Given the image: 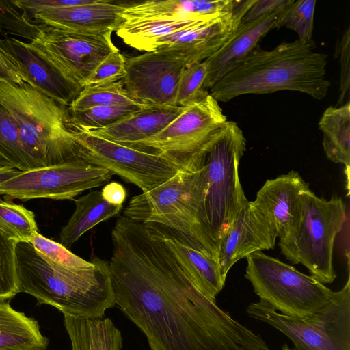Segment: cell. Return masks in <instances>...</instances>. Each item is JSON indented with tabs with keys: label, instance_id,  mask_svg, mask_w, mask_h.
Here are the masks:
<instances>
[{
	"label": "cell",
	"instance_id": "cell-1",
	"mask_svg": "<svg viewBox=\"0 0 350 350\" xmlns=\"http://www.w3.org/2000/svg\"><path fill=\"white\" fill-rule=\"evenodd\" d=\"M109 263L116 306L145 335L150 350H269L187 278L147 224L120 217Z\"/></svg>",
	"mask_w": 350,
	"mask_h": 350
},
{
	"label": "cell",
	"instance_id": "cell-2",
	"mask_svg": "<svg viewBox=\"0 0 350 350\" xmlns=\"http://www.w3.org/2000/svg\"><path fill=\"white\" fill-rule=\"evenodd\" d=\"M312 40L297 39L266 51L256 46L208 90L218 102L249 94L291 90L323 99L330 82L326 78L327 55L316 51Z\"/></svg>",
	"mask_w": 350,
	"mask_h": 350
},
{
	"label": "cell",
	"instance_id": "cell-3",
	"mask_svg": "<svg viewBox=\"0 0 350 350\" xmlns=\"http://www.w3.org/2000/svg\"><path fill=\"white\" fill-rule=\"evenodd\" d=\"M15 254L19 291L34 297L36 305L90 319L116 306L108 261L94 256L91 269H54L27 241H18Z\"/></svg>",
	"mask_w": 350,
	"mask_h": 350
},
{
	"label": "cell",
	"instance_id": "cell-4",
	"mask_svg": "<svg viewBox=\"0 0 350 350\" xmlns=\"http://www.w3.org/2000/svg\"><path fill=\"white\" fill-rule=\"evenodd\" d=\"M0 100L17 128L30 170L77 160L68 107L26 83L0 81Z\"/></svg>",
	"mask_w": 350,
	"mask_h": 350
},
{
	"label": "cell",
	"instance_id": "cell-5",
	"mask_svg": "<svg viewBox=\"0 0 350 350\" xmlns=\"http://www.w3.org/2000/svg\"><path fill=\"white\" fill-rule=\"evenodd\" d=\"M204 174V164L193 172L178 170L163 184L133 196L123 216L172 229L219 258L206 217Z\"/></svg>",
	"mask_w": 350,
	"mask_h": 350
},
{
	"label": "cell",
	"instance_id": "cell-6",
	"mask_svg": "<svg viewBox=\"0 0 350 350\" xmlns=\"http://www.w3.org/2000/svg\"><path fill=\"white\" fill-rule=\"evenodd\" d=\"M246 139L237 123L227 120L206 146L205 208L211 234L217 250L237 215L247 202L239 176L240 160Z\"/></svg>",
	"mask_w": 350,
	"mask_h": 350
},
{
	"label": "cell",
	"instance_id": "cell-7",
	"mask_svg": "<svg viewBox=\"0 0 350 350\" xmlns=\"http://www.w3.org/2000/svg\"><path fill=\"white\" fill-rule=\"evenodd\" d=\"M301 200L300 221L278 245L292 264H302L319 282L330 284L336 278L333 250L336 237L345 222V203L340 198H319L310 188L301 193Z\"/></svg>",
	"mask_w": 350,
	"mask_h": 350
},
{
	"label": "cell",
	"instance_id": "cell-8",
	"mask_svg": "<svg viewBox=\"0 0 350 350\" xmlns=\"http://www.w3.org/2000/svg\"><path fill=\"white\" fill-rule=\"evenodd\" d=\"M245 277L260 301L277 312L291 317H308L325 306L334 292L311 275L257 252L246 257Z\"/></svg>",
	"mask_w": 350,
	"mask_h": 350
},
{
	"label": "cell",
	"instance_id": "cell-9",
	"mask_svg": "<svg viewBox=\"0 0 350 350\" xmlns=\"http://www.w3.org/2000/svg\"><path fill=\"white\" fill-rule=\"evenodd\" d=\"M246 313L283 333L294 350H350L349 277L329 302L312 316H287L261 301L248 305Z\"/></svg>",
	"mask_w": 350,
	"mask_h": 350
},
{
	"label": "cell",
	"instance_id": "cell-10",
	"mask_svg": "<svg viewBox=\"0 0 350 350\" xmlns=\"http://www.w3.org/2000/svg\"><path fill=\"white\" fill-rule=\"evenodd\" d=\"M227 120L219 102L209 93L184 107L158 134L129 147L162 155L179 170L196 171L204 164L211 137Z\"/></svg>",
	"mask_w": 350,
	"mask_h": 350
},
{
	"label": "cell",
	"instance_id": "cell-11",
	"mask_svg": "<svg viewBox=\"0 0 350 350\" xmlns=\"http://www.w3.org/2000/svg\"><path fill=\"white\" fill-rule=\"evenodd\" d=\"M77 159L110 170L135 185L142 192L152 190L179 170L166 157L111 142L73 128Z\"/></svg>",
	"mask_w": 350,
	"mask_h": 350
},
{
	"label": "cell",
	"instance_id": "cell-12",
	"mask_svg": "<svg viewBox=\"0 0 350 350\" xmlns=\"http://www.w3.org/2000/svg\"><path fill=\"white\" fill-rule=\"evenodd\" d=\"M113 175L107 169L77 159L21 172L0 185V196L22 200H74L86 190L106 185Z\"/></svg>",
	"mask_w": 350,
	"mask_h": 350
},
{
	"label": "cell",
	"instance_id": "cell-13",
	"mask_svg": "<svg viewBox=\"0 0 350 350\" xmlns=\"http://www.w3.org/2000/svg\"><path fill=\"white\" fill-rule=\"evenodd\" d=\"M112 32L69 31L40 25L37 37L26 43L84 87L98 65L118 49L112 42Z\"/></svg>",
	"mask_w": 350,
	"mask_h": 350
},
{
	"label": "cell",
	"instance_id": "cell-14",
	"mask_svg": "<svg viewBox=\"0 0 350 350\" xmlns=\"http://www.w3.org/2000/svg\"><path fill=\"white\" fill-rule=\"evenodd\" d=\"M187 64L177 53L165 49L125 57L121 79L126 92L148 106H175L178 86Z\"/></svg>",
	"mask_w": 350,
	"mask_h": 350
},
{
	"label": "cell",
	"instance_id": "cell-15",
	"mask_svg": "<svg viewBox=\"0 0 350 350\" xmlns=\"http://www.w3.org/2000/svg\"><path fill=\"white\" fill-rule=\"evenodd\" d=\"M277 238L275 229L266 214L254 201H247L218 248L223 277L226 279L231 267L241 258L273 249Z\"/></svg>",
	"mask_w": 350,
	"mask_h": 350
},
{
	"label": "cell",
	"instance_id": "cell-16",
	"mask_svg": "<svg viewBox=\"0 0 350 350\" xmlns=\"http://www.w3.org/2000/svg\"><path fill=\"white\" fill-rule=\"evenodd\" d=\"M146 224L163 240L194 287L215 303L226 281L219 258L172 229L156 224Z\"/></svg>",
	"mask_w": 350,
	"mask_h": 350
},
{
	"label": "cell",
	"instance_id": "cell-17",
	"mask_svg": "<svg viewBox=\"0 0 350 350\" xmlns=\"http://www.w3.org/2000/svg\"><path fill=\"white\" fill-rule=\"evenodd\" d=\"M3 40L17 62L24 82L56 102L68 107L84 88L28 46L26 42L8 36Z\"/></svg>",
	"mask_w": 350,
	"mask_h": 350
},
{
	"label": "cell",
	"instance_id": "cell-18",
	"mask_svg": "<svg viewBox=\"0 0 350 350\" xmlns=\"http://www.w3.org/2000/svg\"><path fill=\"white\" fill-rule=\"evenodd\" d=\"M308 188L297 172L291 171L267 180L257 192L254 202L271 221L280 241L297 228L301 215V194Z\"/></svg>",
	"mask_w": 350,
	"mask_h": 350
},
{
	"label": "cell",
	"instance_id": "cell-19",
	"mask_svg": "<svg viewBox=\"0 0 350 350\" xmlns=\"http://www.w3.org/2000/svg\"><path fill=\"white\" fill-rule=\"evenodd\" d=\"M129 4L95 0L82 5L46 10L32 16L37 24L78 31H116L124 19L120 16Z\"/></svg>",
	"mask_w": 350,
	"mask_h": 350
},
{
	"label": "cell",
	"instance_id": "cell-20",
	"mask_svg": "<svg viewBox=\"0 0 350 350\" xmlns=\"http://www.w3.org/2000/svg\"><path fill=\"white\" fill-rule=\"evenodd\" d=\"M285 6L252 22L239 23L232 38L205 60L207 64L205 88L207 90L258 46L259 41L266 34L279 28L280 16Z\"/></svg>",
	"mask_w": 350,
	"mask_h": 350
},
{
	"label": "cell",
	"instance_id": "cell-21",
	"mask_svg": "<svg viewBox=\"0 0 350 350\" xmlns=\"http://www.w3.org/2000/svg\"><path fill=\"white\" fill-rule=\"evenodd\" d=\"M236 0L146 1L129 5L120 16L133 19H212L233 12Z\"/></svg>",
	"mask_w": 350,
	"mask_h": 350
},
{
	"label": "cell",
	"instance_id": "cell-22",
	"mask_svg": "<svg viewBox=\"0 0 350 350\" xmlns=\"http://www.w3.org/2000/svg\"><path fill=\"white\" fill-rule=\"evenodd\" d=\"M183 109L184 107L177 106H149L134 111L108 127L84 131L92 135L129 146L158 134Z\"/></svg>",
	"mask_w": 350,
	"mask_h": 350
},
{
	"label": "cell",
	"instance_id": "cell-23",
	"mask_svg": "<svg viewBox=\"0 0 350 350\" xmlns=\"http://www.w3.org/2000/svg\"><path fill=\"white\" fill-rule=\"evenodd\" d=\"M71 350H122L120 330L107 317L85 319L64 314Z\"/></svg>",
	"mask_w": 350,
	"mask_h": 350
},
{
	"label": "cell",
	"instance_id": "cell-24",
	"mask_svg": "<svg viewBox=\"0 0 350 350\" xmlns=\"http://www.w3.org/2000/svg\"><path fill=\"white\" fill-rule=\"evenodd\" d=\"M73 200L75 211L59 234V243L68 250L87 231L117 215L122 208V205H113L105 200L98 190Z\"/></svg>",
	"mask_w": 350,
	"mask_h": 350
},
{
	"label": "cell",
	"instance_id": "cell-25",
	"mask_svg": "<svg viewBox=\"0 0 350 350\" xmlns=\"http://www.w3.org/2000/svg\"><path fill=\"white\" fill-rule=\"evenodd\" d=\"M48 345L34 318L0 301V350H47Z\"/></svg>",
	"mask_w": 350,
	"mask_h": 350
},
{
	"label": "cell",
	"instance_id": "cell-26",
	"mask_svg": "<svg viewBox=\"0 0 350 350\" xmlns=\"http://www.w3.org/2000/svg\"><path fill=\"white\" fill-rule=\"evenodd\" d=\"M200 21L203 20L192 18L126 20L116 33L129 46L140 51L150 52L157 49L159 42L164 37L180 31Z\"/></svg>",
	"mask_w": 350,
	"mask_h": 350
},
{
	"label": "cell",
	"instance_id": "cell-27",
	"mask_svg": "<svg viewBox=\"0 0 350 350\" xmlns=\"http://www.w3.org/2000/svg\"><path fill=\"white\" fill-rule=\"evenodd\" d=\"M319 128L322 131L323 146L327 157L332 162L350 165V102L327 107L323 113Z\"/></svg>",
	"mask_w": 350,
	"mask_h": 350
},
{
	"label": "cell",
	"instance_id": "cell-28",
	"mask_svg": "<svg viewBox=\"0 0 350 350\" xmlns=\"http://www.w3.org/2000/svg\"><path fill=\"white\" fill-rule=\"evenodd\" d=\"M98 106L149 107L130 96L120 80L111 83L85 85L68 108L70 111H80Z\"/></svg>",
	"mask_w": 350,
	"mask_h": 350
},
{
	"label": "cell",
	"instance_id": "cell-29",
	"mask_svg": "<svg viewBox=\"0 0 350 350\" xmlns=\"http://www.w3.org/2000/svg\"><path fill=\"white\" fill-rule=\"evenodd\" d=\"M0 230L17 242H29L38 232L34 213L0 197Z\"/></svg>",
	"mask_w": 350,
	"mask_h": 350
},
{
	"label": "cell",
	"instance_id": "cell-30",
	"mask_svg": "<svg viewBox=\"0 0 350 350\" xmlns=\"http://www.w3.org/2000/svg\"><path fill=\"white\" fill-rule=\"evenodd\" d=\"M140 109L133 106H98L80 111H70L68 108V112L73 128L88 131L108 127Z\"/></svg>",
	"mask_w": 350,
	"mask_h": 350
},
{
	"label": "cell",
	"instance_id": "cell-31",
	"mask_svg": "<svg viewBox=\"0 0 350 350\" xmlns=\"http://www.w3.org/2000/svg\"><path fill=\"white\" fill-rule=\"evenodd\" d=\"M29 242L53 269L80 270L94 267L92 260L89 262L80 258L59 243L44 237L38 232Z\"/></svg>",
	"mask_w": 350,
	"mask_h": 350
},
{
	"label": "cell",
	"instance_id": "cell-32",
	"mask_svg": "<svg viewBox=\"0 0 350 350\" xmlns=\"http://www.w3.org/2000/svg\"><path fill=\"white\" fill-rule=\"evenodd\" d=\"M36 23L20 8L14 0H0V34L3 36L23 38L30 42L40 31Z\"/></svg>",
	"mask_w": 350,
	"mask_h": 350
},
{
	"label": "cell",
	"instance_id": "cell-33",
	"mask_svg": "<svg viewBox=\"0 0 350 350\" xmlns=\"http://www.w3.org/2000/svg\"><path fill=\"white\" fill-rule=\"evenodd\" d=\"M0 155L20 171L30 170L12 117L0 100Z\"/></svg>",
	"mask_w": 350,
	"mask_h": 350
},
{
	"label": "cell",
	"instance_id": "cell-34",
	"mask_svg": "<svg viewBox=\"0 0 350 350\" xmlns=\"http://www.w3.org/2000/svg\"><path fill=\"white\" fill-rule=\"evenodd\" d=\"M315 5V0H291L283 8L279 28L285 27L293 30L301 42L312 40Z\"/></svg>",
	"mask_w": 350,
	"mask_h": 350
},
{
	"label": "cell",
	"instance_id": "cell-35",
	"mask_svg": "<svg viewBox=\"0 0 350 350\" xmlns=\"http://www.w3.org/2000/svg\"><path fill=\"white\" fill-rule=\"evenodd\" d=\"M206 75L205 61L187 66L179 81L175 106L185 107L206 97L209 94L205 88Z\"/></svg>",
	"mask_w": 350,
	"mask_h": 350
},
{
	"label": "cell",
	"instance_id": "cell-36",
	"mask_svg": "<svg viewBox=\"0 0 350 350\" xmlns=\"http://www.w3.org/2000/svg\"><path fill=\"white\" fill-rule=\"evenodd\" d=\"M16 243L0 230V301H10L20 293L16 265Z\"/></svg>",
	"mask_w": 350,
	"mask_h": 350
},
{
	"label": "cell",
	"instance_id": "cell-37",
	"mask_svg": "<svg viewBox=\"0 0 350 350\" xmlns=\"http://www.w3.org/2000/svg\"><path fill=\"white\" fill-rule=\"evenodd\" d=\"M124 75L125 57L118 49L111 52L98 65L85 85L116 82L121 80Z\"/></svg>",
	"mask_w": 350,
	"mask_h": 350
},
{
	"label": "cell",
	"instance_id": "cell-38",
	"mask_svg": "<svg viewBox=\"0 0 350 350\" xmlns=\"http://www.w3.org/2000/svg\"><path fill=\"white\" fill-rule=\"evenodd\" d=\"M336 55L340 64L339 96L336 107L345 104L349 99L350 90V27H348L337 44Z\"/></svg>",
	"mask_w": 350,
	"mask_h": 350
},
{
	"label": "cell",
	"instance_id": "cell-39",
	"mask_svg": "<svg viewBox=\"0 0 350 350\" xmlns=\"http://www.w3.org/2000/svg\"><path fill=\"white\" fill-rule=\"evenodd\" d=\"M95 0H14L31 19L32 16L46 10L87 5Z\"/></svg>",
	"mask_w": 350,
	"mask_h": 350
},
{
	"label": "cell",
	"instance_id": "cell-40",
	"mask_svg": "<svg viewBox=\"0 0 350 350\" xmlns=\"http://www.w3.org/2000/svg\"><path fill=\"white\" fill-rule=\"evenodd\" d=\"M0 81L18 84L25 83L17 62L8 51L1 38H0Z\"/></svg>",
	"mask_w": 350,
	"mask_h": 350
},
{
	"label": "cell",
	"instance_id": "cell-41",
	"mask_svg": "<svg viewBox=\"0 0 350 350\" xmlns=\"http://www.w3.org/2000/svg\"><path fill=\"white\" fill-rule=\"evenodd\" d=\"M290 1L291 0H253L252 3L239 23L252 22L265 15L281 9Z\"/></svg>",
	"mask_w": 350,
	"mask_h": 350
},
{
	"label": "cell",
	"instance_id": "cell-42",
	"mask_svg": "<svg viewBox=\"0 0 350 350\" xmlns=\"http://www.w3.org/2000/svg\"><path fill=\"white\" fill-rule=\"evenodd\" d=\"M101 193L105 200L113 205H122L126 197L123 185L115 181L107 183Z\"/></svg>",
	"mask_w": 350,
	"mask_h": 350
},
{
	"label": "cell",
	"instance_id": "cell-43",
	"mask_svg": "<svg viewBox=\"0 0 350 350\" xmlns=\"http://www.w3.org/2000/svg\"><path fill=\"white\" fill-rule=\"evenodd\" d=\"M21 172L11 166L0 167V185L19 174Z\"/></svg>",
	"mask_w": 350,
	"mask_h": 350
},
{
	"label": "cell",
	"instance_id": "cell-44",
	"mask_svg": "<svg viewBox=\"0 0 350 350\" xmlns=\"http://www.w3.org/2000/svg\"><path fill=\"white\" fill-rule=\"evenodd\" d=\"M8 166H11L14 167V166L12 165L10 162H9L7 159H5L4 157L0 155V167Z\"/></svg>",
	"mask_w": 350,
	"mask_h": 350
},
{
	"label": "cell",
	"instance_id": "cell-45",
	"mask_svg": "<svg viewBox=\"0 0 350 350\" xmlns=\"http://www.w3.org/2000/svg\"><path fill=\"white\" fill-rule=\"evenodd\" d=\"M281 350H294L293 349L290 348L286 344H284Z\"/></svg>",
	"mask_w": 350,
	"mask_h": 350
}]
</instances>
